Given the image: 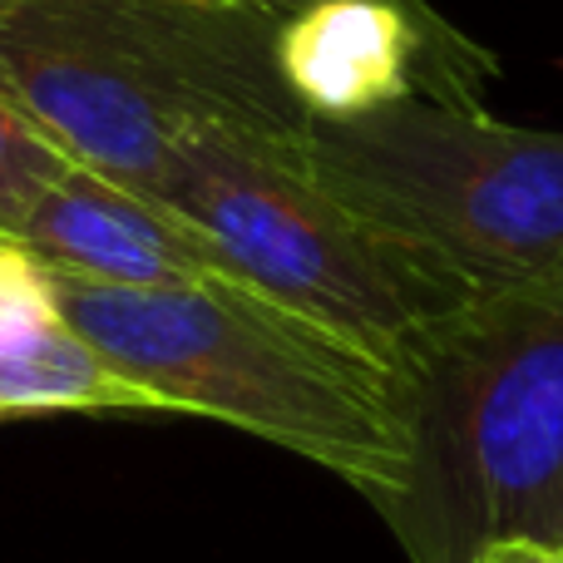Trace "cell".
I'll return each instance as SVG.
<instances>
[{"instance_id": "obj_1", "label": "cell", "mask_w": 563, "mask_h": 563, "mask_svg": "<svg viewBox=\"0 0 563 563\" xmlns=\"http://www.w3.org/2000/svg\"><path fill=\"white\" fill-rule=\"evenodd\" d=\"M282 20L213 0H15L0 89L75 164L154 198L188 134L307 154L311 114L277 59Z\"/></svg>"}, {"instance_id": "obj_2", "label": "cell", "mask_w": 563, "mask_h": 563, "mask_svg": "<svg viewBox=\"0 0 563 563\" xmlns=\"http://www.w3.org/2000/svg\"><path fill=\"white\" fill-rule=\"evenodd\" d=\"M65 321L158 410L213 416L317 460L366 499L406 470V380L238 282L95 287L49 273Z\"/></svg>"}, {"instance_id": "obj_3", "label": "cell", "mask_w": 563, "mask_h": 563, "mask_svg": "<svg viewBox=\"0 0 563 563\" xmlns=\"http://www.w3.org/2000/svg\"><path fill=\"white\" fill-rule=\"evenodd\" d=\"M410 563L563 549V301L479 297L406 371V470L371 499Z\"/></svg>"}, {"instance_id": "obj_4", "label": "cell", "mask_w": 563, "mask_h": 563, "mask_svg": "<svg viewBox=\"0 0 563 563\" xmlns=\"http://www.w3.org/2000/svg\"><path fill=\"white\" fill-rule=\"evenodd\" d=\"M154 203L178 213L238 287L406 380L420 351L485 291L380 233L307 174V154L228 129L188 134Z\"/></svg>"}, {"instance_id": "obj_5", "label": "cell", "mask_w": 563, "mask_h": 563, "mask_svg": "<svg viewBox=\"0 0 563 563\" xmlns=\"http://www.w3.org/2000/svg\"><path fill=\"white\" fill-rule=\"evenodd\" d=\"M307 174L485 297L563 301V134L400 99L311 119Z\"/></svg>"}, {"instance_id": "obj_6", "label": "cell", "mask_w": 563, "mask_h": 563, "mask_svg": "<svg viewBox=\"0 0 563 563\" xmlns=\"http://www.w3.org/2000/svg\"><path fill=\"white\" fill-rule=\"evenodd\" d=\"M277 59L311 119H356L400 99L485 109L495 55L426 0H317L282 20Z\"/></svg>"}, {"instance_id": "obj_7", "label": "cell", "mask_w": 563, "mask_h": 563, "mask_svg": "<svg viewBox=\"0 0 563 563\" xmlns=\"http://www.w3.org/2000/svg\"><path fill=\"white\" fill-rule=\"evenodd\" d=\"M5 243L30 253L45 273L95 287L154 291L233 282L223 257L178 213L85 164H69Z\"/></svg>"}, {"instance_id": "obj_8", "label": "cell", "mask_w": 563, "mask_h": 563, "mask_svg": "<svg viewBox=\"0 0 563 563\" xmlns=\"http://www.w3.org/2000/svg\"><path fill=\"white\" fill-rule=\"evenodd\" d=\"M59 410H158L65 321L49 273L0 238V420Z\"/></svg>"}, {"instance_id": "obj_9", "label": "cell", "mask_w": 563, "mask_h": 563, "mask_svg": "<svg viewBox=\"0 0 563 563\" xmlns=\"http://www.w3.org/2000/svg\"><path fill=\"white\" fill-rule=\"evenodd\" d=\"M75 158L0 89V238H10L25 213L49 194Z\"/></svg>"}, {"instance_id": "obj_10", "label": "cell", "mask_w": 563, "mask_h": 563, "mask_svg": "<svg viewBox=\"0 0 563 563\" xmlns=\"http://www.w3.org/2000/svg\"><path fill=\"white\" fill-rule=\"evenodd\" d=\"M475 563H563V549L529 544V539H505V544L479 549Z\"/></svg>"}, {"instance_id": "obj_11", "label": "cell", "mask_w": 563, "mask_h": 563, "mask_svg": "<svg viewBox=\"0 0 563 563\" xmlns=\"http://www.w3.org/2000/svg\"><path fill=\"white\" fill-rule=\"evenodd\" d=\"M213 5H238V10H263V15H277V20H287V15H297V10L317 5V0H213Z\"/></svg>"}, {"instance_id": "obj_12", "label": "cell", "mask_w": 563, "mask_h": 563, "mask_svg": "<svg viewBox=\"0 0 563 563\" xmlns=\"http://www.w3.org/2000/svg\"><path fill=\"white\" fill-rule=\"evenodd\" d=\"M10 5H15V0H0V15H5V10H10Z\"/></svg>"}]
</instances>
